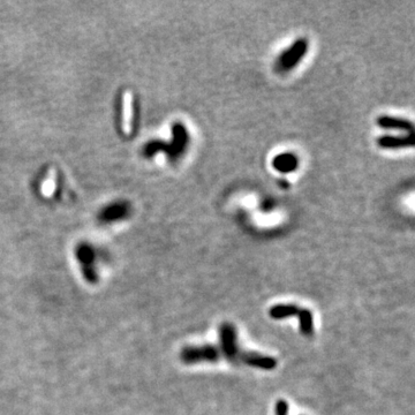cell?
I'll return each instance as SVG.
<instances>
[{"label": "cell", "instance_id": "6da1fadb", "mask_svg": "<svg viewBox=\"0 0 415 415\" xmlns=\"http://www.w3.org/2000/svg\"><path fill=\"white\" fill-rule=\"evenodd\" d=\"M308 51L307 39L300 38L290 48L281 53L277 61V67L280 72H288L297 66Z\"/></svg>", "mask_w": 415, "mask_h": 415}, {"label": "cell", "instance_id": "7a4b0ae2", "mask_svg": "<svg viewBox=\"0 0 415 415\" xmlns=\"http://www.w3.org/2000/svg\"><path fill=\"white\" fill-rule=\"evenodd\" d=\"M181 361L186 364L198 362H216L219 359V352L215 346L204 345V346L185 347L180 353Z\"/></svg>", "mask_w": 415, "mask_h": 415}, {"label": "cell", "instance_id": "3957f363", "mask_svg": "<svg viewBox=\"0 0 415 415\" xmlns=\"http://www.w3.org/2000/svg\"><path fill=\"white\" fill-rule=\"evenodd\" d=\"M219 337H221V351L226 355L230 361H234L238 358L237 347V331L235 328L230 323H224L219 329Z\"/></svg>", "mask_w": 415, "mask_h": 415}, {"label": "cell", "instance_id": "277c9868", "mask_svg": "<svg viewBox=\"0 0 415 415\" xmlns=\"http://www.w3.org/2000/svg\"><path fill=\"white\" fill-rule=\"evenodd\" d=\"M377 144L382 149H401L412 148L414 145V134L404 136L383 135L377 140Z\"/></svg>", "mask_w": 415, "mask_h": 415}, {"label": "cell", "instance_id": "5b68a950", "mask_svg": "<svg viewBox=\"0 0 415 415\" xmlns=\"http://www.w3.org/2000/svg\"><path fill=\"white\" fill-rule=\"evenodd\" d=\"M377 125L384 129H398V131H404L410 133V134H414L413 124L404 118L383 115V117L377 119Z\"/></svg>", "mask_w": 415, "mask_h": 415}, {"label": "cell", "instance_id": "8992f818", "mask_svg": "<svg viewBox=\"0 0 415 415\" xmlns=\"http://www.w3.org/2000/svg\"><path fill=\"white\" fill-rule=\"evenodd\" d=\"M242 361L251 367H257L261 369L272 370L277 366V361L274 358L265 357V355L256 353H245L242 354Z\"/></svg>", "mask_w": 415, "mask_h": 415}, {"label": "cell", "instance_id": "52a82bcc", "mask_svg": "<svg viewBox=\"0 0 415 415\" xmlns=\"http://www.w3.org/2000/svg\"><path fill=\"white\" fill-rule=\"evenodd\" d=\"M272 165L280 173H291L298 168L299 161L297 156L287 152V154H280L275 157Z\"/></svg>", "mask_w": 415, "mask_h": 415}, {"label": "cell", "instance_id": "ba28073f", "mask_svg": "<svg viewBox=\"0 0 415 415\" xmlns=\"http://www.w3.org/2000/svg\"><path fill=\"white\" fill-rule=\"evenodd\" d=\"M91 254L88 250H81L79 254V260L81 262L82 274L84 279L90 284L97 283V272L94 267V260H91Z\"/></svg>", "mask_w": 415, "mask_h": 415}, {"label": "cell", "instance_id": "9c48e42d", "mask_svg": "<svg viewBox=\"0 0 415 415\" xmlns=\"http://www.w3.org/2000/svg\"><path fill=\"white\" fill-rule=\"evenodd\" d=\"M300 309L294 304H278L270 309V316L275 320H281L299 314Z\"/></svg>", "mask_w": 415, "mask_h": 415}, {"label": "cell", "instance_id": "30bf717a", "mask_svg": "<svg viewBox=\"0 0 415 415\" xmlns=\"http://www.w3.org/2000/svg\"><path fill=\"white\" fill-rule=\"evenodd\" d=\"M132 95L127 92L124 96V112H122V129H124L125 134H129L132 131Z\"/></svg>", "mask_w": 415, "mask_h": 415}, {"label": "cell", "instance_id": "8fae6325", "mask_svg": "<svg viewBox=\"0 0 415 415\" xmlns=\"http://www.w3.org/2000/svg\"><path fill=\"white\" fill-rule=\"evenodd\" d=\"M299 320H300V330L304 336H310L313 333V315L310 310L300 309L298 314Z\"/></svg>", "mask_w": 415, "mask_h": 415}, {"label": "cell", "instance_id": "7c38bea8", "mask_svg": "<svg viewBox=\"0 0 415 415\" xmlns=\"http://www.w3.org/2000/svg\"><path fill=\"white\" fill-rule=\"evenodd\" d=\"M288 405L286 401L279 400L276 404V415H287Z\"/></svg>", "mask_w": 415, "mask_h": 415}, {"label": "cell", "instance_id": "4fadbf2b", "mask_svg": "<svg viewBox=\"0 0 415 415\" xmlns=\"http://www.w3.org/2000/svg\"><path fill=\"white\" fill-rule=\"evenodd\" d=\"M53 189H55V182H53V181L48 180V181H45L44 184H43L42 192L44 193V195H50L53 192Z\"/></svg>", "mask_w": 415, "mask_h": 415}]
</instances>
